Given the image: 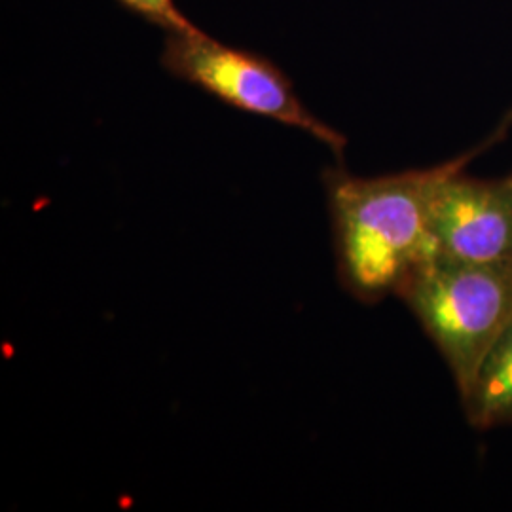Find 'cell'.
<instances>
[{
  "label": "cell",
  "mask_w": 512,
  "mask_h": 512,
  "mask_svg": "<svg viewBox=\"0 0 512 512\" xmlns=\"http://www.w3.org/2000/svg\"><path fill=\"white\" fill-rule=\"evenodd\" d=\"M437 167L361 179L325 171V188L344 285L363 300L397 293L404 279L435 255L429 234V190Z\"/></svg>",
  "instance_id": "cell-1"
},
{
  "label": "cell",
  "mask_w": 512,
  "mask_h": 512,
  "mask_svg": "<svg viewBox=\"0 0 512 512\" xmlns=\"http://www.w3.org/2000/svg\"><path fill=\"white\" fill-rule=\"evenodd\" d=\"M397 294L437 344L463 393L512 321V260L475 262L435 253L410 272Z\"/></svg>",
  "instance_id": "cell-2"
},
{
  "label": "cell",
  "mask_w": 512,
  "mask_h": 512,
  "mask_svg": "<svg viewBox=\"0 0 512 512\" xmlns=\"http://www.w3.org/2000/svg\"><path fill=\"white\" fill-rule=\"evenodd\" d=\"M167 73L217 97L232 109L268 118L304 133L342 158L346 137L311 112L287 74L268 57L232 48L202 29L169 33L160 55Z\"/></svg>",
  "instance_id": "cell-3"
},
{
  "label": "cell",
  "mask_w": 512,
  "mask_h": 512,
  "mask_svg": "<svg viewBox=\"0 0 512 512\" xmlns=\"http://www.w3.org/2000/svg\"><path fill=\"white\" fill-rule=\"evenodd\" d=\"M465 158L437 167L429 190V234L435 253L475 262L512 260V177L478 181L463 175Z\"/></svg>",
  "instance_id": "cell-4"
},
{
  "label": "cell",
  "mask_w": 512,
  "mask_h": 512,
  "mask_svg": "<svg viewBox=\"0 0 512 512\" xmlns=\"http://www.w3.org/2000/svg\"><path fill=\"white\" fill-rule=\"evenodd\" d=\"M461 399L478 429L512 423V321L476 366Z\"/></svg>",
  "instance_id": "cell-5"
},
{
  "label": "cell",
  "mask_w": 512,
  "mask_h": 512,
  "mask_svg": "<svg viewBox=\"0 0 512 512\" xmlns=\"http://www.w3.org/2000/svg\"><path fill=\"white\" fill-rule=\"evenodd\" d=\"M135 16L164 29L165 33H188L198 27L184 16L175 0H116Z\"/></svg>",
  "instance_id": "cell-6"
}]
</instances>
